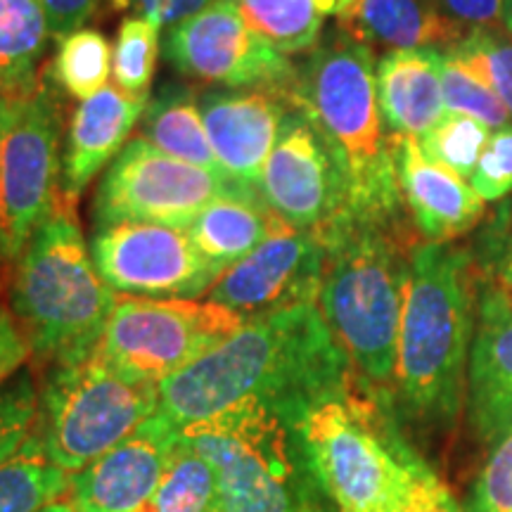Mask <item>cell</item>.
<instances>
[{
    "instance_id": "1",
    "label": "cell",
    "mask_w": 512,
    "mask_h": 512,
    "mask_svg": "<svg viewBox=\"0 0 512 512\" xmlns=\"http://www.w3.org/2000/svg\"><path fill=\"white\" fill-rule=\"evenodd\" d=\"M354 377L318 304H294L249 318L226 342L159 384L157 415L181 430L242 401H261L299 420Z\"/></svg>"
},
{
    "instance_id": "2",
    "label": "cell",
    "mask_w": 512,
    "mask_h": 512,
    "mask_svg": "<svg viewBox=\"0 0 512 512\" xmlns=\"http://www.w3.org/2000/svg\"><path fill=\"white\" fill-rule=\"evenodd\" d=\"M472 252L453 242H420L408 264L396 351L392 411L422 437H448L465 408L477 325Z\"/></svg>"
},
{
    "instance_id": "3",
    "label": "cell",
    "mask_w": 512,
    "mask_h": 512,
    "mask_svg": "<svg viewBox=\"0 0 512 512\" xmlns=\"http://www.w3.org/2000/svg\"><path fill=\"white\" fill-rule=\"evenodd\" d=\"M375 53L337 29L311 50L290 88L335 152L347 183V221L399 226L396 138L377 102Z\"/></svg>"
},
{
    "instance_id": "4",
    "label": "cell",
    "mask_w": 512,
    "mask_h": 512,
    "mask_svg": "<svg viewBox=\"0 0 512 512\" xmlns=\"http://www.w3.org/2000/svg\"><path fill=\"white\" fill-rule=\"evenodd\" d=\"M325 247L318 309L358 380L392 408L406 294L408 245L399 226L344 221L320 235Z\"/></svg>"
},
{
    "instance_id": "5",
    "label": "cell",
    "mask_w": 512,
    "mask_h": 512,
    "mask_svg": "<svg viewBox=\"0 0 512 512\" xmlns=\"http://www.w3.org/2000/svg\"><path fill=\"white\" fill-rule=\"evenodd\" d=\"M297 430L332 512H399L432 470L358 377L306 408Z\"/></svg>"
},
{
    "instance_id": "6",
    "label": "cell",
    "mask_w": 512,
    "mask_h": 512,
    "mask_svg": "<svg viewBox=\"0 0 512 512\" xmlns=\"http://www.w3.org/2000/svg\"><path fill=\"white\" fill-rule=\"evenodd\" d=\"M117 294L100 278L72 204L60 197L10 278V313L48 368L95 354Z\"/></svg>"
},
{
    "instance_id": "7",
    "label": "cell",
    "mask_w": 512,
    "mask_h": 512,
    "mask_svg": "<svg viewBox=\"0 0 512 512\" xmlns=\"http://www.w3.org/2000/svg\"><path fill=\"white\" fill-rule=\"evenodd\" d=\"M297 422L268 403L242 401L174 432L214 467L223 512H332Z\"/></svg>"
},
{
    "instance_id": "8",
    "label": "cell",
    "mask_w": 512,
    "mask_h": 512,
    "mask_svg": "<svg viewBox=\"0 0 512 512\" xmlns=\"http://www.w3.org/2000/svg\"><path fill=\"white\" fill-rule=\"evenodd\" d=\"M159 408V387L128 380L98 354L48 368L34 432L48 458L74 475L121 444Z\"/></svg>"
},
{
    "instance_id": "9",
    "label": "cell",
    "mask_w": 512,
    "mask_h": 512,
    "mask_svg": "<svg viewBox=\"0 0 512 512\" xmlns=\"http://www.w3.org/2000/svg\"><path fill=\"white\" fill-rule=\"evenodd\" d=\"M245 323L240 313L214 302L117 294L95 354L128 380L159 387Z\"/></svg>"
},
{
    "instance_id": "10",
    "label": "cell",
    "mask_w": 512,
    "mask_h": 512,
    "mask_svg": "<svg viewBox=\"0 0 512 512\" xmlns=\"http://www.w3.org/2000/svg\"><path fill=\"white\" fill-rule=\"evenodd\" d=\"M60 105L48 76L34 95L12 102L0 150V261L15 266L60 202Z\"/></svg>"
},
{
    "instance_id": "11",
    "label": "cell",
    "mask_w": 512,
    "mask_h": 512,
    "mask_svg": "<svg viewBox=\"0 0 512 512\" xmlns=\"http://www.w3.org/2000/svg\"><path fill=\"white\" fill-rule=\"evenodd\" d=\"M235 188L242 185L164 155L136 136L107 166L95 190L93 221L95 228L152 223L188 230L216 197Z\"/></svg>"
},
{
    "instance_id": "12",
    "label": "cell",
    "mask_w": 512,
    "mask_h": 512,
    "mask_svg": "<svg viewBox=\"0 0 512 512\" xmlns=\"http://www.w3.org/2000/svg\"><path fill=\"white\" fill-rule=\"evenodd\" d=\"M164 55L185 79L221 88H287L297 67L249 27L235 0H214L166 31Z\"/></svg>"
},
{
    "instance_id": "13",
    "label": "cell",
    "mask_w": 512,
    "mask_h": 512,
    "mask_svg": "<svg viewBox=\"0 0 512 512\" xmlns=\"http://www.w3.org/2000/svg\"><path fill=\"white\" fill-rule=\"evenodd\" d=\"M259 195L280 221L318 238L347 221V183L335 152L294 102L261 171Z\"/></svg>"
},
{
    "instance_id": "14",
    "label": "cell",
    "mask_w": 512,
    "mask_h": 512,
    "mask_svg": "<svg viewBox=\"0 0 512 512\" xmlns=\"http://www.w3.org/2000/svg\"><path fill=\"white\" fill-rule=\"evenodd\" d=\"M91 256L107 287L131 297L195 299L221 278L183 228L152 223L95 228Z\"/></svg>"
},
{
    "instance_id": "15",
    "label": "cell",
    "mask_w": 512,
    "mask_h": 512,
    "mask_svg": "<svg viewBox=\"0 0 512 512\" xmlns=\"http://www.w3.org/2000/svg\"><path fill=\"white\" fill-rule=\"evenodd\" d=\"M323 259L318 235L280 223L252 254L216 280L207 302L226 306L245 320L294 304H318Z\"/></svg>"
},
{
    "instance_id": "16",
    "label": "cell",
    "mask_w": 512,
    "mask_h": 512,
    "mask_svg": "<svg viewBox=\"0 0 512 512\" xmlns=\"http://www.w3.org/2000/svg\"><path fill=\"white\" fill-rule=\"evenodd\" d=\"M176 453V432L155 413L69 477L76 512H138L152 505Z\"/></svg>"
},
{
    "instance_id": "17",
    "label": "cell",
    "mask_w": 512,
    "mask_h": 512,
    "mask_svg": "<svg viewBox=\"0 0 512 512\" xmlns=\"http://www.w3.org/2000/svg\"><path fill=\"white\" fill-rule=\"evenodd\" d=\"M290 88H223L200 95L209 143L223 174L242 188L259 190L287 112Z\"/></svg>"
},
{
    "instance_id": "18",
    "label": "cell",
    "mask_w": 512,
    "mask_h": 512,
    "mask_svg": "<svg viewBox=\"0 0 512 512\" xmlns=\"http://www.w3.org/2000/svg\"><path fill=\"white\" fill-rule=\"evenodd\" d=\"M465 411L482 444L491 446L512 425V304L494 294H477Z\"/></svg>"
},
{
    "instance_id": "19",
    "label": "cell",
    "mask_w": 512,
    "mask_h": 512,
    "mask_svg": "<svg viewBox=\"0 0 512 512\" xmlns=\"http://www.w3.org/2000/svg\"><path fill=\"white\" fill-rule=\"evenodd\" d=\"M401 200L425 242H453L482 226L486 202L444 166L425 157L415 138H396Z\"/></svg>"
},
{
    "instance_id": "20",
    "label": "cell",
    "mask_w": 512,
    "mask_h": 512,
    "mask_svg": "<svg viewBox=\"0 0 512 512\" xmlns=\"http://www.w3.org/2000/svg\"><path fill=\"white\" fill-rule=\"evenodd\" d=\"M147 102L150 98H133L117 86H105L76 107L62 150L60 190L64 200L74 204L95 176L121 155Z\"/></svg>"
},
{
    "instance_id": "21",
    "label": "cell",
    "mask_w": 512,
    "mask_h": 512,
    "mask_svg": "<svg viewBox=\"0 0 512 512\" xmlns=\"http://www.w3.org/2000/svg\"><path fill=\"white\" fill-rule=\"evenodd\" d=\"M444 53L437 48L392 50L375 69L377 102L392 138H422L444 119Z\"/></svg>"
},
{
    "instance_id": "22",
    "label": "cell",
    "mask_w": 512,
    "mask_h": 512,
    "mask_svg": "<svg viewBox=\"0 0 512 512\" xmlns=\"http://www.w3.org/2000/svg\"><path fill=\"white\" fill-rule=\"evenodd\" d=\"M339 27L370 50H413L456 46L467 36L439 15L427 0H354L337 17Z\"/></svg>"
},
{
    "instance_id": "23",
    "label": "cell",
    "mask_w": 512,
    "mask_h": 512,
    "mask_svg": "<svg viewBox=\"0 0 512 512\" xmlns=\"http://www.w3.org/2000/svg\"><path fill=\"white\" fill-rule=\"evenodd\" d=\"M280 223L285 221L266 207L259 190L235 188L216 197L190 223L188 235L202 259L223 275L252 254Z\"/></svg>"
},
{
    "instance_id": "24",
    "label": "cell",
    "mask_w": 512,
    "mask_h": 512,
    "mask_svg": "<svg viewBox=\"0 0 512 512\" xmlns=\"http://www.w3.org/2000/svg\"><path fill=\"white\" fill-rule=\"evenodd\" d=\"M138 138L147 140L164 155L200 166L216 176H226L209 143L200 98L188 88L166 86L155 98L150 95V102L140 117Z\"/></svg>"
},
{
    "instance_id": "25",
    "label": "cell",
    "mask_w": 512,
    "mask_h": 512,
    "mask_svg": "<svg viewBox=\"0 0 512 512\" xmlns=\"http://www.w3.org/2000/svg\"><path fill=\"white\" fill-rule=\"evenodd\" d=\"M48 22L41 0H0V95L24 100L41 86L48 50Z\"/></svg>"
},
{
    "instance_id": "26",
    "label": "cell",
    "mask_w": 512,
    "mask_h": 512,
    "mask_svg": "<svg viewBox=\"0 0 512 512\" xmlns=\"http://www.w3.org/2000/svg\"><path fill=\"white\" fill-rule=\"evenodd\" d=\"M69 477L48 458L31 430L22 448L0 465V512H38L69 494Z\"/></svg>"
},
{
    "instance_id": "27",
    "label": "cell",
    "mask_w": 512,
    "mask_h": 512,
    "mask_svg": "<svg viewBox=\"0 0 512 512\" xmlns=\"http://www.w3.org/2000/svg\"><path fill=\"white\" fill-rule=\"evenodd\" d=\"M256 34L280 53H311L323 36L325 15L316 0H235Z\"/></svg>"
},
{
    "instance_id": "28",
    "label": "cell",
    "mask_w": 512,
    "mask_h": 512,
    "mask_svg": "<svg viewBox=\"0 0 512 512\" xmlns=\"http://www.w3.org/2000/svg\"><path fill=\"white\" fill-rule=\"evenodd\" d=\"M112 43L98 29L83 27L64 36L53 60V81L76 100H88L110 86Z\"/></svg>"
},
{
    "instance_id": "29",
    "label": "cell",
    "mask_w": 512,
    "mask_h": 512,
    "mask_svg": "<svg viewBox=\"0 0 512 512\" xmlns=\"http://www.w3.org/2000/svg\"><path fill=\"white\" fill-rule=\"evenodd\" d=\"M155 512H223L214 467L176 439V453L159 484Z\"/></svg>"
},
{
    "instance_id": "30",
    "label": "cell",
    "mask_w": 512,
    "mask_h": 512,
    "mask_svg": "<svg viewBox=\"0 0 512 512\" xmlns=\"http://www.w3.org/2000/svg\"><path fill=\"white\" fill-rule=\"evenodd\" d=\"M162 29L152 19L131 15L119 24L112 46L114 86L133 98H150Z\"/></svg>"
},
{
    "instance_id": "31",
    "label": "cell",
    "mask_w": 512,
    "mask_h": 512,
    "mask_svg": "<svg viewBox=\"0 0 512 512\" xmlns=\"http://www.w3.org/2000/svg\"><path fill=\"white\" fill-rule=\"evenodd\" d=\"M491 128L465 114L446 112L437 126L422 136L418 143L427 159L444 166L463 181H472L479 157L491 140Z\"/></svg>"
},
{
    "instance_id": "32",
    "label": "cell",
    "mask_w": 512,
    "mask_h": 512,
    "mask_svg": "<svg viewBox=\"0 0 512 512\" xmlns=\"http://www.w3.org/2000/svg\"><path fill=\"white\" fill-rule=\"evenodd\" d=\"M444 53L501 100L512 119V38L503 31H472Z\"/></svg>"
},
{
    "instance_id": "33",
    "label": "cell",
    "mask_w": 512,
    "mask_h": 512,
    "mask_svg": "<svg viewBox=\"0 0 512 512\" xmlns=\"http://www.w3.org/2000/svg\"><path fill=\"white\" fill-rule=\"evenodd\" d=\"M479 292L512 304V197L501 202L482 226L472 249Z\"/></svg>"
},
{
    "instance_id": "34",
    "label": "cell",
    "mask_w": 512,
    "mask_h": 512,
    "mask_svg": "<svg viewBox=\"0 0 512 512\" xmlns=\"http://www.w3.org/2000/svg\"><path fill=\"white\" fill-rule=\"evenodd\" d=\"M444 53V50H441ZM441 88H444V105L446 112L465 114L482 121L484 126H489L491 131L505 128L512 124L510 114L501 105V100L496 98L482 81H477L475 76L467 74L458 62H453L451 57L444 53V62H441Z\"/></svg>"
},
{
    "instance_id": "35",
    "label": "cell",
    "mask_w": 512,
    "mask_h": 512,
    "mask_svg": "<svg viewBox=\"0 0 512 512\" xmlns=\"http://www.w3.org/2000/svg\"><path fill=\"white\" fill-rule=\"evenodd\" d=\"M38 415V389L29 370H19L0 387V465L29 439Z\"/></svg>"
},
{
    "instance_id": "36",
    "label": "cell",
    "mask_w": 512,
    "mask_h": 512,
    "mask_svg": "<svg viewBox=\"0 0 512 512\" xmlns=\"http://www.w3.org/2000/svg\"><path fill=\"white\" fill-rule=\"evenodd\" d=\"M470 512H512V425L491 444L472 484Z\"/></svg>"
},
{
    "instance_id": "37",
    "label": "cell",
    "mask_w": 512,
    "mask_h": 512,
    "mask_svg": "<svg viewBox=\"0 0 512 512\" xmlns=\"http://www.w3.org/2000/svg\"><path fill=\"white\" fill-rule=\"evenodd\" d=\"M470 183L484 202L512 197V124L491 133Z\"/></svg>"
},
{
    "instance_id": "38",
    "label": "cell",
    "mask_w": 512,
    "mask_h": 512,
    "mask_svg": "<svg viewBox=\"0 0 512 512\" xmlns=\"http://www.w3.org/2000/svg\"><path fill=\"white\" fill-rule=\"evenodd\" d=\"M441 17L465 31H503L508 0H427Z\"/></svg>"
},
{
    "instance_id": "39",
    "label": "cell",
    "mask_w": 512,
    "mask_h": 512,
    "mask_svg": "<svg viewBox=\"0 0 512 512\" xmlns=\"http://www.w3.org/2000/svg\"><path fill=\"white\" fill-rule=\"evenodd\" d=\"M211 3L214 0H112L114 8L131 10L138 17L152 19L164 31L185 22V19L195 17L197 12L209 8Z\"/></svg>"
},
{
    "instance_id": "40",
    "label": "cell",
    "mask_w": 512,
    "mask_h": 512,
    "mask_svg": "<svg viewBox=\"0 0 512 512\" xmlns=\"http://www.w3.org/2000/svg\"><path fill=\"white\" fill-rule=\"evenodd\" d=\"M31 354L27 337L10 309L0 304V387L8 384L24 368Z\"/></svg>"
},
{
    "instance_id": "41",
    "label": "cell",
    "mask_w": 512,
    "mask_h": 512,
    "mask_svg": "<svg viewBox=\"0 0 512 512\" xmlns=\"http://www.w3.org/2000/svg\"><path fill=\"white\" fill-rule=\"evenodd\" d=\"M102 0H41L50 38L62 41L64 36L83 29V22L95 15Z\"/></svg>"
},
{
    "instance_id": "42",
    "label": "cell",
    "mask_w": 512,
    "mask_h": 512,
    "mask_svg": "<svg viewBox=\"0 0 512 512\" xmlns=\"http://www.w3.org/2000/svg\"><path fill=\"white\" fill-rule=\"evenodd\" d=\"M399 512H467L458 498L451 494L448 484L434 470H427L406 505Z\"/></svg>"
},
{
    "instance_id": "43",
    "label": "cell",
    "mask_w": 512,
    "mask_h": 512,
    "mask_svg": "<svg viewBox=\"0 0 512 512\" xmlns=\"http://www.w3.org/2000/svg\"><path fill=\"white\" fill-rule=\"evenodd\" d=\"M318 8L323 10V15H342V12H347L351 5H354V0H316Z\"/></svg>"
},
{
    "instance_id": "44",
    "label": "cell",
    "mask_w": 512,
    "mask_h": 512,
    "mask_svg": "<svg viewBox=\"0 0 512 512\" xmlns=\"http://www.w3.org/2000/svg\"><path fill=\"white\" fill-rule=\"evenodd\" d=\"M10 112H12V100L0 95V150H3V136H5V126H8Z\"/></svg>"
},
{
    "instance_id": "45",
    "label": "cell",
    "mask_w": 512,
    "mask_h": 512,
    "mask_svg": "<svg viewBox=\"0 0 512 512\" xmlns=\"http://www.w3.org/2000/svg\"><path fill=\"white\" fill-rule=\"evenodd\" d=\"M38 512H76V508H74L72 498H69V494H67V496H60L53 503H48L46 508L38 510Z\"/></svg>"
},
{
    "instance_id": "46",
    "label": "cell",
    "mask_w": 512,
    "mask_h": 512,
    "mask_svg": "<svg viewBox=\"0 0 512 512\" xmlns=\"http://www.w3.org/2000/svg\"><path fill=\"white\" fill-rule=\"evenodd\" d=\"M503 34L512 38V0L505 5V19H503Z\"/></svg>"
},
{
    "instance_id": "47",
    "label": "cell",
    "mask_w": 512,
    "mask_h": 512,
    "mask_svg": "<svg viewBox=\"0 0 512 512\" xmlns=\"http://www.w3.org/2000/svg\"><path fill=\"white\" fill-rule=\"evenodd\" d=\"M138 512H155V508H152V505H147V508H143V510H138Z\"/></svg>"
}]
</instances>
